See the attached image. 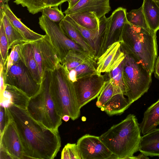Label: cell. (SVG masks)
I'll use <instances>...</instances> for the list:
<instances>
[{
	"mask_svg": "<svg viewBox=\"0 0 159 159\" xmlns=\"http://www.w3.org/2000/svg\"><path fill=\"white\" fill-rule=\"evenodd\" d=\"M5 68L3 61L0 58V95L3 93L6 86L4 73Z\"/></svg>",
	"mask_w": 159,
	"mask_h": 159,
	"instance_id": "cell-36",
	"label": "cell"
},
{
	"mask_svg": "<svg viewBox=\"0 0 159 159\" xmlns=\"http://www.w3.org/2000/svg\"><path fill=\"white\" fill-rule=\"evenodd\" d=\"M139 151L147 156L159 157V129H156L141 137Z\"/></svg>",
	"mask_w": 159,
	"mask_h": 159,
	"instance_id": "cell-19",
	"label": "cell"
},
{
	"mask_svg": "<svg viewBox=\"0 0 159 159\" xmlns=\"http://www.w3.org/2000/svg\"><path fill=\"white\" fill-rule=\"evenodd\" d=\"M42 12V14L55 22H60L65 17L63 13L59 9L58 6L45 7Z\"/></svg>",
	"mask_w": 159,
	"mask_h": 159,
	"instance_id": "cell-34",
	"label": "cell"
},
{
	"mask_svg": "<svg viewBox=\"0 0 159 159\" xmlns=\"http://www.w3.org/2000/svg\"><path fill=\"white\" fill-rule=\"evenodd\" d=\"M64 19L70 22L75 27L88 43L94 53V59L99 31H93L82 27L77 23L68 15H66Z\"/></svg>",
	"mask_w": 159,
	"mask_h": 159,
	"instance_id": "cell-28",
	"label": "cell"
},
{
	"mask_svg": "<svg viewBox=\"0 0 159 159\" xmlns=\"http://www.w3.org/2000/svg\"><path fill=\"white\" fill-rule=\"evenodd\" d=\"M51 71H46L39 91L30 98L26 110L31 117L39 123L58 132V128L62 123V117L57 111L51 95Z\"/></svg>",
	"mask_w": 159,
	"mask_h": 159,
	"instance_id": "cell-5",
	"label": "cell"
},
{
	"mask_svg": "<svg viewBox=\"0 0 159 159\" xmlns=\"http://www.w3.org/2000/svg\"><path fill=\"white\" fill-rule=\"evenodd\" d=\"M30 98L16 87L6 84L5 89L0 95V106L7 108L13 105L26 110Z\"/></svg>",
	"mask_w": 159,
	"mask_h": 159,
	"instance_id": "cell-16",
	"label": "cell"
},
{
	"mask_svg": "<svg viewBox=\"0 0 159 159\" xmlns=\"http://www.w3.org/2000/svg\"><path fill=\"white\" fill-rule=\"evenodd\" d=\"M10 0H0V7H2L3 5L6 3L7 2Z\"/></svg>",
	"mask_w": 159,
	"mask_h": 159,
	"instance_id": "cell-41",
	"label": "cell"
},
{
	"mask_svg": "<svg viewBox=\"0 0 159 159\" xmlns=\"http://www.w3.org/2000/svg\"><path fill=\"white\" fill-rule=\"evenodd\" d=\"M159 4V0H153Z\"/></svg>",
	"mask_w": 159,
	"mask_h": 159,
	"instance_id": "cell-43",
	"label": "cell"
},
{
	"mask_svg": "<svg viewBox=\"0 0 159 159\" xmlns=\"http://www.w3.org/2000/svg\"><path fill=\"white\" fill-rule=\"evenodd\" d=\"M0 20L3 24L8 40L9 49H11L16 45L21 44L27 42L11 24L2 7H0Z\"/></svg>",
	"mask_w": 159,
	"mask_h": 159,
	"instance_id": "cell-25",
	"label": "cell"
},
{
	"mask_svg": "<svg viewBox=\"0 0 159 159\" xmlns=\"http://www.w3.org/2000/svg\"><path fill=\"white\" fill-rule=\"evenodd\" d=\"M8 40L2 21L0 20V58L3 61L5 67L8 54Z\"/></svg>",
	"mask_w": 159,
	"mask_h": 159,
	"instance_id": "cell-33",
	"label": "cell"
},
{
	"mask_svg": "<svg viewBox=\"0 0 159 159\" xmlns=\"http://www.w3.org/2000/svg\"><path fill=\"white\" fill-rule=\"evenodd\" d=\"M111 10L109 0H80L74 6L67 8L64 13L69 15L74 13L91 11L100 19Z\"/></svg>",
	"mask_w": 159,
	"mask_h": 159,
	"instance_id": "cell-15",
	"label": "cell"
},
{
	"mask_svg": "<svg viewBox=\"0 0 159 159\" xmlns=\"http://www.w3.org/2000/svg\"><path fill=\"white\" fill-rule=\"evenodd\" d=\"M126 17L128 22L131 25L144 29L156 35L150 30L147 24L142 6L137 9L132 10L127 12Z\"/></svg>",
	"mask_w": 159,
	"mask_h": 159,
	"instance_id": "cell-29",
	"label": "cell"
},
{
	"mask_svg": "<svg viewBox=\"0 0 159 159\" xmlns=\"http://www.w3.org/2000/svg\"><path fill=\"white\" fill-rule=\"evenodd\" d=\"M21 61L25 64L35 81L41 84L42 79L35 59L33 48L30 42L20 44Z\"/></svg>",
	"mask_w": 159,
	"mask_h": 159,
	"instance_id": "cell-18",
	"label": "cell"
},
{
	"mask_svg": "<svg viewBox=\"0 0 159 159\" xmlns=\"http://www.w3.org/2000/svg\"><path fill=\"white\" fill-rule=\"evenodd\" d=\"M2 7L11 24L27 42L35 41L45 37V35L37 33L24 24L14 14L7 3L5 4Z\"/></svg>",
	"mask_w": 159,
	"mask_h": 159,
	"instance_id": "cell-17",
	"label": "cell"
},
{
	"mask_svg": "<svg viewBox=\"0 0 159 159\" xmlns=\"http://www.w3.org/2000/svg\"><path fill=\"white\" fill-rule=\"evenodd\" d=\"M30 42L42 80L45 72L54 70L57 65L61 63V61L46 35L42 39Z\"/></svg>",
	"mask_w": 159,
	"mask_h": 159,
	"instance_id": "cell-11",
	"label": "cell"
},
{
	"mask_svg": "<svg viewBox=\"0 0 159 159\" xmlns=\"http://www.w3.org/2000/svg\"><path fill=\"white\" fill-rule=\"evenodd\" d=\"M154 68L155 69V74L159 78V57L157 59Z\"/></svg>",
	"mask_w": 159,
	"mask_h": 159,
	"instance_id": "cell-38",
	"label": "cell"
},
{
	"mask_svg": "<svg viewBox=\"0 0 159 159\" xmlns=\"http://www.w3.org/2000/svg\"><path fill=\"white\" fill-rule=\"evenodd\" d=\"M76 144L81 159H108L112 155L99 136L86 134L78 139Z\"/></svg>",
	"mask_w": 159,
	"mask_h": 159,
	"instance_id": "cell-13",
	"label": "cell"
},
{
	"mask_svg": "<svg viewBox=\"0 0 159 159\" xmlns=\"http://www.w3.org/2000/svg\"><path fill=\"white\" fill-rule=\"evenodd\" d=\"M58 25L66 36L81 46L94 60V53L90 45L71 23L64 19Z\"/></svg>",
	"mask_w": 159,
	"mask_h": 159,
	"instance_id": "cell-20",
	"label": "cell"
},
{
	"mask_svg": "<svg viewBox=\"0 0 159 159\" xmlns=\"http://www.w3.org/2000/svg\"><path fill=\"white\" fill-rule=\"evenodd\" d=\"M131 104L123 94H118L113 95L101 110L109 116L120 115L123 113Z\"/></svg>",
	"mask_w": 159,
	"mask_h": 159,
	"instance_id": "cell-23",
	"label": "cell"
},
{
	"mask_svg": "<svg viewBox=\"0 0 159 159\" xmlns=\"http://www.w3.org/2000/svg\"><path fill=\"white\" fill-rule=\"evenodd\" d=\"M124 60L118 67L111 71L106 73L107 78L111 82L113 89V95L118 94L125 95L126 93V88L123 73Z\"/></svg>",
	"mask_w": 159,
	"mask_h": 159,
	"instance_id": "cell-26",
	"label": "cell"
},
{
	"mask_svg": "<svg viewBox=\"0 0 159 159\" xmlns=\"http://www.w3.org/2000/svg\"><path fill=\"white\" fill-rule=\"evenodd\" d=\"M66 2V0H47L45 3V7L58 6Z\"/></svg>",
	"mask_w": 159,
	"mask_h": 159,
	"instance_id": "cell-37",
	"label": "cell"
},
{
	"mask_svg": "<svg viewBox=\"0 0 159 159\" xmlns=\"http://www.w3.org/2000/svg\"><path fill=\"white\" fill-rule=\"evenodd\" d=\"M106 79L102 75H95L79 79L73 82L80 108L98 97L104 87Z\"/></svg>",
	"mask_w": 159,
	"mask_h": 159,
	"instance_id": "cell-10",
	"label": "cell"
},
{
	"mask_svg": "<svg viewBox=\"0 0 159 159\" xmlns=\"http://www.w3.org/2000/svg\"><path fill=\"white\" fill-rule=\"evenodd\" d=\"M50 90L58 114L62 117L69 116L75 120L80 116V108L78 103L73 82L68 72L61 63L51 71Z\"/></svg>",
	"mask_w": 159,
	"mask_h": 159,
	"instance_id": "cell-4",
	"label": "cell"
},
{
	"mask_svg": "<svg viewBox=\"0 0 159 159\" xmlns=\"http://www.w3.org/2000/svg\"><path fill=\"white\" fill-rule=\"evenodd\" d=\"M141 133L136 116L129 114L99 137L112 153L110 159H133L139 151Z\"/></svg>",
	"mask_w": 159,
	"mask_h": 159,
	"instance_id": "cell-2",
	"label": "cell"
},
{
	"mask_svg": "<svg viewBox=\"0 0 159 159\" xmlns=\"http://www.w3.org/2000/svg\"><path fill=\"white\" fill-rule=\"evenodd\" d=\"M126 13V9L119 7L107 18V22L100 26L95 57L96 61L109 46L119 42L125 26L128 22Z\"/></svg>",
	"mask_w": 159,
	"mask_h": 159,
	"instance_id": "cell-7",
	"label": "cell"
},
{
	"mask_svg": "<svg viewBox=\"0 0 159 159\" xmlns=\"http://www.w3.org/2000/svg\"><path fill=\"white\" fill-rule=\"evenodd\" d=\"M125 57L120 43L117 42L113 43L98 58L96 65L98 74L111 71L120 65Z\"/></svg>",
	"mask_w": 159,
	"mask_h": 159,
	"instance_id": "cell-14",
	"label": "cell"
},
{
	"mask_svg": "<svg viewBox=\"0 0 159 159\" xmlns=\"http://www.w3.org/2000/svg\"><path fill=\"white\" fill-rule=\"evenodd\" d=\"M7 108L19 134L25 159H54L61 145L59 132L39 123L26 110L13 105Z\"/></svg>",
	"mask_w": 159,
	"mask_h": 159,
	"instance_id": "cell-1",
	"label": "cell"
},
{
	"mask_svg": "<svg viewBox=\"0 0 159 159\" xmlns=\"http://www.w3.org/2000/svg\"><path fill=\"white\" fill-rule=\"evenodd\" d=\"M80 0H70L68 2V6L67 8H70L74 6Z\"/></svg>",
	"mask_w": 159,
	"mask_h": 159,
	"instance_id": "cell-39",
	"label": "cell"
},
{
	"mask_svg": "<svg viewBox=\"0 0 159 159\" xmlns=\"http://www.w3.org/2000/svg\"><path fill=\"white\" fill-rule=\"evenodd\" d=\"M4 76L6 84L16 87L30 98L36 94L40 89L41 84L35 81L21 61L5 71Z\"/></svg>",
	"mask_w": 159,
	"mask_h": 159,
	"instance_id": "cell-9",
	"label": "cell"
},
{
	"mask_svg": "<svg viewBox=\"0 0 159 159\" xmlns=\"http://www.w3.org/2000/svg\"><path fill=\"white\" fill-rule=\"evenodd\" d=\"M7 108L8 120L0 135V148L13 159H25L23 147L16 124Z\"/></svg>",
	"mask_w": 159,
	"mask_h": 159,
	"instance_id": "cell-12",
	"label": "cell"
},
{
	"mask_svg": "<svg viewBox=\"0 0 159 159\" xmlns=\"http://www.w3.org/2000/svg\"><path fill=\"white\" fill-rule=\"evenodd\" d=\"M47 0H14L17 5L26 7L29 13L34 14L41 12L45 7Z\"/></svg>",
	"mask_w": 159,
	"mask_h": 159,
	"instance_id": "cell-31",
	"label": "cell"
},
{
	"mask_svg": "<svg viewBox=\"0 0 159 159\" xmlns=\"http://www.w3.org/2000/svg\"><path fill=\"white\" fill-rule=\"evenodd\" d=\"M156 37L146 30L128 22L125 26L119 42L122 49L136 56L152 75L157 56Z\"/></svg>",
	"mask_w": 159,
	"mask_h": 159,
	"instance_id": "cell-3",
	"label": "cell"
},
{
	"mask_svg": "<svg viewBox=\"0 0 159 159\" xmlns=\"http://www.w3.org/2000/svg\"><path fill=\"white\" fill-rule=\"evenodd\" d=\"M39 23L61 61L70 50L87 53L81 46L66 36L59 25L46 16L42 14L39 18Z\"/></svg>",
	"mask_w": 159,
	"mask_h": 159,
	"instance_id": "cell-8",
	"label": "cell"
},
{
	"mask_svg": "<svg viewBox=\"0 0 159 159\" xmlns=\"http://www.w3.org/2000/svg\"><path fill=\"white\" fill-rule=\"evenodd\" d=\"M113 95V89L111 82L110 80L106 79L103 89L98 97L96 106L99 108H102Z\"/></svg>",
	"mask_w": 159,
	"mask_h": 159,
	"instance_id": "cell-32",
	"label": "cell"
},
{
	"mask_svg": "<svg viewBox=\"0 0 159 159\" xmlns=\"http://www.w3.org/2000/svg\"><path fill=\"white\" fill-rule=\"evenodd\" d=\"M62 159H81L77 144L67 143L61 153Z\"/></svg>",
	"mask_w": 159,
	"mask_h": 159,
	"instance_id": "cell-35",
	"label": "cell"
},
{
	"mask_svg": "<svg viewBox=\"0 0 159 159\" xmlns=\"http://www.w3.org/2000/svg\"><path fill=\"white\" fill-rule=\"evenodd\" d=\"M148 156H145L143 153L140 154L136 156H134L133 159H149Z\"/></svg>",
	"mask_w": 159,
	"mask_h": 159,
	"instance_id": "cell-40",
	"label": "cell"
},
{
	"mask_svg": "<svg viewBox=\"0 0 159 159\" xmlns=\"http://www.w3.org/2000/svg\"><path fill=\"white\" fill-rule=\"evenodd\" d=\"M142 6L148 25L156 34L159 30V4L153 0H143Z\"/></svg>",
	"mask_w": 159,
	"mask_h": 159,
	"instance_id": "cell-22",
	"label": "cell"
},
{
	"mask_svg": "<svg viewBox=\"0 0 159 159\" xmlns=\"http://www.w3.org/2000/svg\"><path fill=\"white\" fill-rule=\"evenodd\" d=\"M70 118V117L69 116L65 115L62 117V120L65 122H67L69 120Z\"/></svg>",
	"mask_w": 159,
	"mask_h": 159,
	"instance_id": "cell-42",
	"label": "cell"
},
{
	"mask_svg": "<svg viewBox=\"0 0 159 159\" xmlns=\"http://www.w3.org/2000/svg\"><path fill=\"white\" fill-rule=\"evenodd\" d=\"M96 61L93 59H89L73 69L76 80L79 79L98 74Z\"/></svg>",
	"mask_w": 159,
	"mask_h": 159,
	"instance_id": "cell-30",
	"label": "cell"
},
{
	"mask_svg": "<svg viewBox=\"0 0 159 159\" xmlns=\"http://www.w3.org/2000/svg\"><path fill=\"white\" fill-rule=\"evenodd\" d=\"M159 125V99L145 111L139 126L142 134L144 135L156 129Z\"/></svg>",
	"mask_w": 159,
	"mask_h": 159,
	"instance_id": "cell-21",
	"label": "cell"
},
{
	"mask_svg": "<svg viewBox=\"0 0 159 159\" xmlns=\"http://www.w3.org/2000/svg\"><path fill=\"white\" fill-rule=\"evenodd\" d=\"M82 27L93 31L99 30L100 19L91 11L78 12L68 15Z\"/></svg>",
	"mask_w": 159,
	"mask_h": 159,
	"instance_id": "cell-24",
	"label": "cell"
},
{
	"mask_svg": "<svg viewBox=\"0 0 159 159\" xmlns=\"http://www.w3.org/2000/svg\"><path fill=\"white\" fill-rule=\"evenodd\" d=\"M90 59L93 58L87 53L71 50L62 59L61 64L68 72L71 70Z\"/></svg>",
	"mask_w": 159,
	"mask_h": 159,
	"instance_id": "cell-27",
	"label": "cell"
},
{
	"mask_svg": "<svg viewBox=\"0 0 159 159\" xmlns=\"http://www.w3.org/2000/svg\"><path fill=\"white\" fill-rule=\"evenodd\" d=\"M121 48L125 55L123 66V76L126 88L125 95L132 104L147 92L152 82V74L136 56Z\"/></svg>",
	"mask_w": 159,
	"mask_h": 159,
	"instance_id": "cell-6",
	"label": "cell"
}]
</instances>
